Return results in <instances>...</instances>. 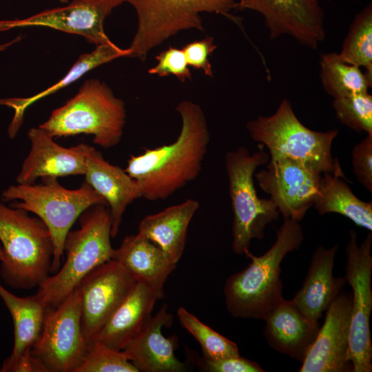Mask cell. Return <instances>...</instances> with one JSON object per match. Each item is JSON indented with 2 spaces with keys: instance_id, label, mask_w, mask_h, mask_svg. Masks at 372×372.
<instances>
[{
  "instance_id": "e0dca14e",
  "label": "cell",
  "mask_w": 372,
  "mask_h": 372,
  "mask_svg": "<svg viewBox=\"0 0 372 372\" xmlns=\"http://www.w3.org/2000/svg\"><path fill=\"white\" fill-rule=\"evenodd\" d=\"M28 136L31 148L17 177L19 184H34L38 178L85 174L86 158L93 147L85 143L61 146L39 127L30 129Z\"/></svg>"
},
{
  "instance_id": "ffe728a7",
  "label": "cell",
  "mask_w": 372,
  "mask_h": 372,
  "mask_svg": "<svg viewBox=\"0 0 372 372\" xmlns=\"http://www.w3.org/2000/svg\"><path fill=\"white\" fill-rule=\"evenodd\" d=\"M84 176L85 182L105 200L111 216V236L116 237L127 207L142 198L138 183L125 169L106 161L94 147L87 156Z\"/></svg>"
},
{
  "instance_id": "7402d4cb",
  "label": "cell",
  "mask_w": 372,
  "mask_h": 372,
  "mask_svg": "<svg viewBox=\"0 0 372 372\" xmlns=\"http://www.w3.org/2000/svg\"><path fill=\"white\" fill-rule=\"evenodd\" d=\"M264 337L275 351L302 362L314 342L318 320L304 316L291 301L284 299L263 319Z\"/></svg>"
},
{
  "instance_id": "ac0fdd59",
  "label": "cell",
  "mask_w": 372,
  "mask_h": 372,
  "mask_svg": "<svg viewBox=\"0 0 372 372\" xmlns=\"http://www.w3.org/2000/svg\"><path fill=\"white\" fill-rule=\"evenodd\" d=\"M0 297L12 316L14 338L12 351L1 371L40 372L32 351L40 337L48 307L37 293L19 297L1 285Z\"/></svg>"
},
{
  "instance_id": "30bf717a",
  "label": "cell",
  "mask_w": 372,
  "mask_h": 372,
  "mask_svg": "<svg viewBox=\"0 0 372 372\" xmlns=\"http://www.w3.org/2000/svg\"><path fill=\"white\" fill-rule=\"evenodd\" d=\"M88 350L81 327V299L76 287L59 304L46 310L32 356L40 372H74Z\"/></svg>"
},
{
  "instance_id": "cb8c5ba5",
  "label": "cell",
  "mask_w": 372,
  "mask_h": 372,
  "mask_svg": "<svg viewBox=\"0 0 372 372\" xmlns=\"http://www.w3.org/2000/svg\"><path fill=\"white\" fill-rule=\"evenodd\" d=\"M156 300L147 287L136 282L100 330L94 342L122 351L152 318Z\"/></svg>"
},
{
  "instance_id": "8d00e7d4",
  "label": "cell",
  "mask_w": 372,
  "mask_h": 372,
  "mask_svg": "<svg viewBox=\"0 0 372 372\" xmlns=\"http://www.w3.org/2000/svg\"><path fill=\"white\" fill-rule=\"evenodd\" d=\"M5 260V254L3 248L0 246V260L3 262Z\"/></svg>"
},
{
  "instance_id": "52a82bcc",
  "label": "cell",
  "mask_w": 372,
  "mask_h": 372,
  "mask_svg": "<svg viewBox=\"0 0 372 372\" xmlns=\"http://www.w3.org/2000/svg\"><path fill=\"white\" fill-rule=\"evenodd\" d=\"M2 199L19 200L11 206L35 214L45 224L54 246L50 270L53 273L60 268L65 240L76 220L92 206L107 205L105 200L86 182L78 189H68L55 177L42 178L41 184L12 185L3 192Z\"/></svg>"
},
{
  "instance_id": "83f0119b",
  "label": "cell",
  "mask_w": 372,
  "mask_h": 372,
  "mask_svg": "<svg viewBox=\"0 0 372 372\" xmlns=\"http://www.w3.org/2000/svg\"><path fill=\"white\" fill-rule=\"evenodd\" d=\"M320 78L324 90L333 99L369 92L372 85V79L365 72L344 62L336 52L321 55Z\"/></svg>"
},
{
  "instance_id": "e575fe53",
  "label": "cell",
  "mask_w": 372,
  "mask_h": 372,
  "mask_svg": "<svg viewBox=\"0 0 372 372\" xmlns=\"http://www.w3.org/2000/svg\"><path fill=\"white\" fill-rule=\"evenodd\" d=\"M216 48L214 38L206 37L203 39L186 44L182 50L189 67L200 70L206 76L212 77L214 74L209 56Z\"/></svg>"
},
{
  "instance_id": "277c9868",
  "label": "cell",
  "mask_w": 372,
  "mask_h": 372,
  "mask_svg": "<svg viewBox=\"0 0 372 372\" xmlns=\"http://www.w3.org/2000/svg\"><path fill=\"white\" fill-rule=\"evenodd\" d=\"M0 240L5 254L0 273L5 283L30 289L49 276L54 246L41 218L0 202Z\"/></svg>"
},
{
  "instance_id": "9c48e42d",
  "label": "cell",
  "mask_w": 372,
  "mask_h": 372,
  "mask_svg": "<svg viewBox=\"0 0 372 372\" xmlns=\"http://www.w3.org/2000/svg\"><path fill=\"white\" fill-rule=\"evenodd\" d=\"M134 8L138 19L136 33L128 48L130 58L145 60L149 52L180 31L203 30L200 14H221L238 23L231 11L237 0H125Z\"/></svg>"
},
{
  "instance_id": "603a6c76",
  "label": "cell",
  "mask_w": 372,
  "mask_h": 372,
  "mask_svg": "<svg viewBox=\"0 0 372 372\" xmlns=\"http://www.w3.org/2000/svg\"><path fill=\"white\" fill-rule=\"evenodd\" d=\"M338 245L318 246L312 254L302 287L290 300L307 318L318 320L342 291L344 277H334L333 269Z\"/></svg>"
},
{
  "instance_id": "ba28073f",
  "label": "cell",
  "mask_w": 372,
  "mask_h": 372,
  "mask_svg": "<svg viewBox=\"0 0 372 372\" xmlns=\"http://www.w3.org/2000/svg\"><path fill=\"white\" fill-rule=\"evenodd\" d=\"M269 159V154L263 150L251 154L243 146L225 154L233 212L231 247L236 254L249 251L251 240L262 239L266 226L279 218L276 205L270 198H260L254 183L256 169Z\"/></svg>"
},
{
  "instance_id": "d6986e66",
  "label": "cell",
  "mask_w": 372,
  "mask_h": 372,
  "mask_svg": "<svg viewBox=\"0 0 372 372\" xmlns=\"http://www.w3.org/2000/svg\"><path fill=\"white\" fill-rule=\"evenodd\" d=\"M172 322V313L163 304L122 350L138 371H185V364L174 354V342L161 332L163 327H170Z\"/></svg>"
},
{
  "instance_id": "d4e9b609",
  "label": "cell",
  "mask_w": 372,
  "mask_h": 372,
  "mask_svg": "<svg viewBox=\"0 0 372 372\" xmlns=\"http://www.w3.org/2000/svg\"><path fill=\"white\" fill-rule=\"evenodd\" d=\"M198 208V200L188 198L146 216L139 223L138 233L156 244L176 265L185 250L189 223Z\"/></svg>"
},
{
  "instance_id": "2e32d148",
  "label": "cell",
  "mask_w": 372,
  "mask_h": 372,
  "mask_svg": "<svg viewBox=\"0 0 372 372\" xmlns=\"http://www.w3.org/2000/svg\"><path fill=\"white\" fill-rule=\"evenodd\" d=\"M326 311L300 372L353 371L349 354L351 293L341 291Z\"/></svg>"
},
{
  "instance_id": "5bb4252c",
  "label": "cell",
  "mask_w": 372,
  "mask_h": 372,
  "mask_svg": "<svg viewBox=\"0 0 372 372\" xmlns=\"http://www.w3.org/2000/svg\"><path fill=\"white\" fill-rule=\"evenodd\" d=\"M322 174L289 158L270 160L254 176L284 218L300 222L313 205Z\"/></svg>"
},
{
  "instance_id": "4dcf8cb0",
  "label": "cell",
  "mask_w": 372,
  "mask_h": 372,
  "mask_svg": "<svg viewBox=\"0 0 372 372\" xmlns=\"http://www.w3.org/2000/svg\"><path fill=\"white\" fill-rule=\"evenodd\" d=\"M332 106L344 125L372 134V96L369 92L334 99Z\"/></svg>"
},
{
  "instance_id": "6da1fadb",
  "label": "cell",
  "mask_w": 372,
  "mask_h": 372,
  "mask_svg": "<svg viewBox=\"0 0 372 372\" xmlns=\"http://www.w3.org/2000/svg\"><path fill=\"white\" fill-rule=\"evenodd\" d=\"M176 111L182 121L176 140L131 155L125 169L138 183L142 198L150 201L166 199L195 180L207 151L210 134L200 106L185 100Z\"/></svg>"
},
{
  "instance_id": "9a60e30c",
  "label": "cell",
  "mask_w": 372,
  "mask_h": 372,
  "mask_svg": "<svg viewBox=\"0 0 372 372\" xmlns=\"http://www.w3.org/2000/svg\"><path fill=\"white\" fill-rule=\"evenodd\" d=\"M125 0H73L63 7L47 9L21 19L0 20V31L16 28L47 27L84 37L99 45L112 42L104 23L112 10Z\"/></svg>"
},
{
  "instance_id": "f1b7e54d",
  "label": "cell",
  "mask_w": 372,
  "mask_h": 372,
  "mask_svg": "<svg viewBox=\"0 0 372 372\" xmlns=\"http://www.w3.org/2000/svg\"><path fill=\"white\" fill-rule=\"evenodd\" d=\"M338 54L344 62L364 68L372 79L371 3L355 16Z\"/></svg>"
},
{
  "instance_id": "8992f818",
  "label": "cell",
  "mask_w": 372,
  "mask_h": 372,
  "mask_svg": "<svg viewBox=\"0 0 372 372\" xmlns=\"http://www.w3.org/2000/svg\"><path fill=\"white\" fill-rule=\"evenodd\" d=\"M246 129L254 141L266 146L271 161L293 159L321 174H333L341 167L331 154L338 130L317 132L307 128L288 99L282 100L273 114L248 121Z\"/></svg>"
},
{
  "instance_id": "d6a6232c",
  "label": "cell",
  "mask_w": 372,
  "mask_h": 372,
  "mask_svg": "<svg viewBox=\"0 0 372 372\" xmlns=\"http://www.w3.org/2000/svg\"><path fill=\"white\" fill-rule=\"evenodd\" d=\"M156 59L157 63L149 69V74L161 77L173 75L183 83L192 79L182 49L170 46L156 55Z\"/></svg>"
},
{
  "instance_id": "f35d334b",
  "label": "cell",
  "mask_w": 372,
  "mask_h": 372,
  "mask_svg": "<svg viewBox=\"0 0 372 372\" xmlns=\"http://www.w3.org/2000/svg\"><path fill=\"white\" fill-rule=\"evenodd\" d=\"M59 1H60L61 3H68V0H58Z\"/></svg>"
},
{
  "instance_id": "f546056e",
  "label": "cell",
  "mask_w": 372,
  "mask_h": 372,
  "mask_svg": "<svg viewBox=\"0 0 372 372\" xmlns=\"http://www.w3.org/2000/svg\"><path fill=\"white\" fill-rule=\"evenodd\" d=\"M177 316L180 325L200 344L204 358L218 360L240 355L236 343L201 322L184 307L178 309Z\"/></svg>"
},
{
  "instance_id": "484cf974",
  "label": "cell",
  "mask_w": 372,
  "mask_h": 372,
  "mask_svg": "<svg viewBox=\"0 0 372 372\" xmlns=\"http://www.w3.org/2000/svg\"><path fill=\"white\" fill-rule=\"evenodd\" d=\"M129 54L128 48H121L112 41L96 45L91 52L81 54L68 73L47 89L26 98H0V105L8 106L14 112L8 127L9 136L14 137L22 124L26 109L34 103L75 82L89 71L114 59L128 57Z\"/></svg>"
},
{
  "instance_id": "5b68a950",
  "label": "cell",
  "mask_w": 372,
  "mask_h": 372,
  "mask_svg": "<svg viewBox=\"0 0 372 372\" xmlns=\"http://www.w3.org/2000/svg\"><path fill=\"white\" fill-rule=\"evenodd\" d=\"M81 227L68 234L63 266L39 285L37 294L48 307L59 304L100 265L112 258L110 238L112 220L108 207L92 206L80 216Z\"/></svg>"
},
{
  "instance_id": "4fadbf2b",
  "label": "cell",
  "mask_w": 372,
  "mask_h": 372,
  "mask_svg": "<svg viewBox=\"0 0 372 372\" xmlns=\"http://www.w3.org/2000/svg\"><path fill=\"white\" fill-rule=\"evenodd\" d=\"M136 283L118 262L111 259L94 269L78 285L81 327L88 348Z\"/></svg>"
},
{
  "instance_id": "7a4b0ae2",
  "label": "cell",
  "mask_w": 372,
  "mask_h": 372,
  "mask_svg": "<svg viewBox=\"0 0 372 372\" xmlns=\"http://www.w3.org/2000/svg\"><path fill=\"white\" fill-rule=\"evenodd\" d=\"M304 240L298 221L284 218L272 246L262 256L247 251L251 262L225 281L223 293L227 311L235 318L262 319L283 300L281 262Z\"/></svg>"
},
{
  "instance_id": "44dd1931",
  "label": "cell",
  "mask_w": 372,
  "mask_h": 372,
  "mask_svg": "<svg viewBox=\"0 0 372 372\" xmlns=\"http://www.w3.org/2000/svg\"><path fill=\"white\" fill-rule=\"evenodd\" d=\"M112 259L136 282L147 287L157 300L165 296V282L176 265L156 244L139 233L125 236L119 247L114 249Z\"/></svg>"
},
{
  "instance_id": "1f68e13d",
  "label": "cell",
  "mask_w": 372,
  "mask_h": 372,
  "mask_svg": "<svg viewBox=\"0 0 372 372\" xmlns=\"http://www.w3.org/2000/svg\"><path fill=\"white\" fill-rule=\"evenodd\" d=\"M123 351L94 342L81 364L74 372H138Z\"/></svg>"
},
{
  "instance_id": "4316f807",
  "label": "cell",
  "mask_w": 372,
  "mask_h": 372,
  "mask_svg": "<svg viewBox=\"0 0 372 372\" xmlns=\"http://www.w3.org/2000/svg\"><path fill=\"white\" fill-rule=\"evenodd\" d=\"M342 168L321 175L313 204L319 214L336 213L356 225L372 230V203L359 199L343 180Z\"/></svg>"
},
{
  "instance_id": "74e56055",
  "label": "cell",
  "mask_w": 372,
  "mask_h": 372,
  "mask_svg": "<svg viewBox=\"0 0 372 372\" xmlns=\"http://www.w3.org/2000/svg\"><path fill=\"white\" fill-rule=\"evenodd\" d=\"M14 41H11V42L9 43H6V44H4V45H0V50H3V49H5V48H7L9 45L12 44V43H14Z\"/></svg>"
},
{
  "instance_id": "d590c367",
  "label": "cell",
  "mask_w": 372,
  "mask_h": 372,
  "mask_svg": "<svg viewBox=\"0 0 372 372\" xmlns=\"http://www.w3.org/2000/svg\"><path fill=\"white\" fill-rule=\"evenodd\" d=\"M203 368L210 372H264L265 370L256 362L241 357H228L218 360L203 358Z\"/></svg>"
},
{
  "instance_id": "3957f363",
  "label": "cell",
  "mask_w": 372,
  "mask_h": 372,
  "mask_svg": "<svg viewBox=\"0 0 372 372\" xmlns=\"http://www.w3.org/2000/svg\"><path fill=\"white\" fill-rule=\"evenodd\" d=\"M126 118L123 101L104 82L91 79L39 127L53 138L92 135L94 143L108 149L120 143Z\"/></svg>"
},
{
  "instance_id": "836d02e7",
  "label": "cell",
  "mask_w": 372,
  "mask_h": 372,
  "mask_svg": "<svg viewBox=\"0 0 372 372\" xmlns=\"http://www.w3.org/2000/svg\"><path fill=\"white\" fill-rule=\"evenodd\" d=\"M351 163L357 180L372 192V134H366L352 149Z\"/></svg>"
},
{
  "instance_id": "7c38bea8",
  "label": "cell",
  "mask_w": 372,
  "mask_h": 372,
  "mask_svg": "<svg viewBox=\"0 0 372 372\" xmlns=\"http://www.w3.org/2000/svg\"><path fill=\"white\" fill-rule=\"evenodd\" d=\"M237 9L260 14L271 39L288 35L316 50L326 37L320 0H237Z\"/></svg>"
},
{
  "instance_id": "8fae6325",
  "label": "cell",
  "mask_w": 372,
  "mask_h": 372,
  "mask_svg": "<svg viewBox=\"0 0 372 372\" xmlns=\"http://www.w3.org/2000/svg\"><path fill=\"white\" fill-rule=\"evenodd\" d=\"M372 234L358 245L357 233L349 231L345 248L346 282L352 289L349 354L353 372L372 371L370 316L372 310Z\"/></svg>"
}]
</instances>
